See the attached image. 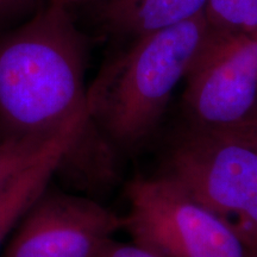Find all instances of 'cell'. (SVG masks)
Masks as SVG:
<instances>
[{"label": "cell", "instance_id": "cell-13", "mask_svg": "<svg viewBox=\"0 0 257 257\" xmlns=\"http://www.w3.org/2000/svg\"><path fill=\"white\" fill-rule=\"evenodd\" d=\"M237 130L246 131V133H250V134L256 135L257 136V110L255 112V114H253L252 119L250 120L248 124L244 125V126H242L240 128H237Z\"/></svg>", "mask_w": 257, "mask_h": 257}, {"label": "cell", "instance_id": "cell-10", "mask_svg": "<svg viewBox=\"0 0 257 257\" xmlns=\"http://www.w3.org/2000/svg\"><path fill=\"white\" fill-rule=\"evenodd\" d=\"M205 17L218 34H256L257 0H208Z\"/></svg>", "mask_w": 257, "mask_h": 257}, {"label": "cell", "instance_id": "cell-12", "mask_svg": "<svg viewBox=\"0 0 257 257\" xmlns=\"http://www.w3.org/2000/svg\"><path fill=\"white\" fill-rule=\"evenodd\" d=\"M36 3L37 0H0V25L23 14Z\"/></svg>", "mask_w": 257, "mask_h": 257}, {"label": "cell", "instance_id": "cell-15", "mask_svg": "<svg viewBox=\"0 0 257 257\" xmlns=\"http://www.w3.org/2000/svg\"><path fill=\"white\" fill-rule=\"evenodd\" d=\"M250 252H251V257H257V246H249Z\"/></svg>", "mask_w": 257, "mask_h": 257}, {"label": "cell", "instance_id": "cell-4", "mask_svg": "<svg viewBox=\"0 0 257 257\" xmlns=\"http://www.w3.org/2000/svg\"><path fill=\"white\" fill-rule=\"evenodd\" d=\"M123 230L157 257H251L232 224L162 174L127 186Z\"/></svg>", "mask_w": 257, "mask_h": 257}, {"label": "cell", "instance_id": "cell-3", "mask_svg": "<svg viewBox=\"0 0 257 257\" xmlns=\"http://www.w3.org/2000/svg\"><path fill=\"white\" fill-rule=\"evenodd\" d=\"M160 174L257 246V143L245 134L191 124L170 147Z\"/></svg>", "mask_w": 257, "mask_h": 257}, {"label": "cell", "instance_id": "cell-6", "mask_svg": "<svg viewBox=\"0 0 257 257\" xmlns=\"http://www.w3.org/2000/svg\"><path fill=\"white\" fill-rule=\"evenodd\" d=\"M123 224V216L91 198L47 189L19 221L0 257H94Z\"/></svg>", "mask_w": 257, "mask_h": 257}, {"label": "cell", "instance_id": "cell-9", "mask_svg": "<svg viewBox=\"0 0 257 257\" xmlns=\"http://www.w3.org/2000/svg\"><path fill=\"white\" fill-rule=\"evenodd\" d=\"M60 133L54 136H25L0 140V192L46 152Z\"/></svg>", "mask_w": 257, "mask_h": 257}, {"label": "cell", "instance_id": "cell-8", "mask_svg": "<svg viewBox=\"0 0 257 257\" xmlns=\"http://www.w3.org/2000/svg\"><path fill=\"white\" fill-rule=\"evenodd\" d=\"M208 0H105L104 27L112 34L137 38L175 27L204 14Z\"/></svg>", "mask_w": 257, "mask_h": 257}, {"label": "cell", "instance_id": "cell-14", "mask_svg": "<svg viewBox=\"0 0 257 257\" xmlns=\"http://www.w3.org/2000/svg\"><path fill=\"white\" fill-rule=\"evenodd\" d=\"M63 2L66 3V5L68 6V8H69L70 10H72L73 8H75V6L88 4V3L94 2V0H63Z\"/></svg>", "mask_w": 257, "mask_h": 257}, {"label": "cell", "instance_id": "cell-11", "mask_svg": "<svg viewBox=\"0 0 257 257\" xmlns=\"http://www.w3.org/2000/svg\"><path fill=\"white\" fill-rule=\"evenodd\" d=\"M94 257H157L135 243H124L113 237L102 243Z\"/></svg>", "mask_w": 257, "mask_h": 257}, {"label": "cell", "instance_id": "cell-7", "mask_svg": "<svg viewBox=\"0 0 257 257\" xmlns=\"http://www.w3.org/2000/svg\"><path fill=\"white\" fill-rule=\"evenodd\" d=\"M91 126L87 106V110L76 115L54 138L46 152L0 192V249L5 246L32 205L47 191L56 170Z\"/></svg>", "mask_w": 257, "mask_h": 257}, {"label": "cell", "instance_id": "cell-16", "mask_svg": "<svg viewBox=\"0 0 257 257\" xmlns=\"http://www.w3.org/2000/svg\"><path fill=\"white\" fill-rule=\"evenodd\" d=\"M252 140H253V138H252ZM253 141H255V142L257 143V138H255V140H253Z\"/></svg>", "mask_w": 257, "mask_h": 257}, {"label": "cell", "instance_id": "cell-5", "mask_svg": "<svg viewBox=\"0 0 257 257\" xmlns=\"http://www.w3.org/2000/svg\"><path fill=\"white\" fill-rule=\"evenodd\" d=\"M186 79L191 124L214 130L248 124L257 110V32L212 31Z\"/></svg>", "mask_w": 257, "mask_h": 257}, {"label": "cell", "instance_id": "cell-2", "mask_svg": "<svg viewBox=\"0 0 257 257\" xmlns=\"http://www.w3.org/2000/svg\"><path fill=\"white\" fill-rule=\"evenodd\" d=\"M212 34L204 14L134 38L87 88L89 117L111 146L135 149L155 133L173 92Z\"/></svg>", "mask_w": 257, "mask_h": 257}, {"label": "cell", "instance_id": "cell-1", "mask_svg": "<svg viewBox=\"0 0 257 257\" xmlns=\"http://www.w3.org/2000/svg\"><path fill=\"white\" fill-rule=\"evenodd\" d=\"M86 59L63 0L0 37V140L54 136L87 110Z\"/></svg>", "mask_w": 257, "mask_h": 257}]
</instances>
